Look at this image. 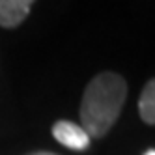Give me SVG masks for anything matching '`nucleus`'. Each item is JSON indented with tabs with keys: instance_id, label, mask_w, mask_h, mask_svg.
Wrapping results in <instances>:
<instances>
[{
	"instance_id": "obj_1",
	"label": "nucleus",
	"mask_w": 155,
	"mask_h": 155,
	"mask_svg": "<svg viewBox=\"0 0 155 155\" xmlns=\"http://www.w3.org/2000/svg\"><path fill=\"white\" fill-rule=\"evenodd\" d=\"M127 97V82L118 73H101L88 84L81 103L82 129L88 137L101 138L120 116Z\"/></svg>"
},
{
	"instance_id": "obj_5",
	"label": "nucleus",
	"mask_w": 155,
	"mask_h": 155,
	"mask_svg": "<svg viewBox=\"0 0 155 155\" xmlns=\"http://www.w3.org/2000/svg\"><path fill=\"white\" fill-rule=\"evenodd\" d=\"M32 155H56V153H51V151H38V153H32Z\"/></svg>"
},
{
	"instance_id": "obj_3",
	"label": "nucleus",
	"mask_w": 155,
	"mask_h": 155,
	"mask_svg": "<svg viewBox=\"0 0 155 155\" xmlns=\"http://www.w3.org/2000/svg\"><path fill=\"white\" fill-rule=\"evenodd\" d=\"M34 0H0V26L15 28L30 13Z\"/></svg>"
},
{
	"instance_id": "obj_6",
	"label": "nucleus",
	"mask_w": 155,
	"mask_h": 155,
	"mask_svg": "<svg viewBox=\"0 0 155 155\" xmlns=\"http://www.w3.org/2000/svg\"><path fill=\"white\" fill-rule=\"evenodd\" d=\"M144 155H155V151H153V150H148V151L144 153Z\"/></svg>"
},
{
	"instance_id": "obj_2",
	"label": "nucleus",
	"mask_w": 155,
	"mask_h": 155,
	"mask_svg": "<svg viewBox=\"0 0 155 155\" xmlns=\"http://www.w3.org/2000/svg\"><path fill=\"white\" fill-rule=\"evenodd\" d=\"M52 137L56 138L62 146L71 148V150H86L88 144H90L88 133L81 125L73 124V121H68V120L56 121V124L52 125Z\"/></svg>"
},
{
	"instance_id": "obj_4",
	"label": "nucleus",
	"mask_w": 155,
	"mask_h": 155,
	"mask_svg": "<svg viewBox=\"0 0 155 155\" xmlns=\"http://www.w3.org/2000/svg\"><path fill=\"white\" fill-rule=\"evenodd\" d=\"M138 112L146 124H150V125L155 124V82L153 81H148V84L144 86V90L140 94Z\"/></svg>"
}]
</instances>
